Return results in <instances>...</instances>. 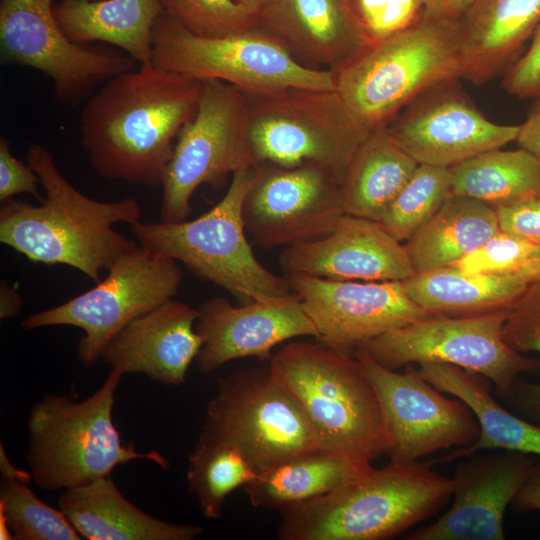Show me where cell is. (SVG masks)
I'll return each mask as SVG.
<instances>
[{"label": "cell", "instance_id": "1", "mask_svg": "<svg viewBox=\"0 0 540 540\" xmlns=\"http://www.w3.org/2000/svg\"><path fill=\"white\" fill-rule=\"evenodd\" d=\"M200 93L201 81L152 62L107 80L81 112V143L92 168L107 180L161 185Z\"/></svg>", "mask_w": 540, "mask_h": 540}, {"label": "cell", "instance_id": "2", "mask_svg": "<svg viewBox=\"0 0 540 540\" xmlns=\"http://www.w3.org/2000/svg\"><path fill=\"white\" fill-rule=\"evenodd\" d=\"M26 160L38 174L45 197L40 205L13 198L2 202L0 241L34 263L71 266L99 282L103 270L137 245L113 225L140 221L139 202L133 198L103 202L84 195L39 144L30 145Z\"/></svg>", "mask_w": 540, "mask_h": 540}, {"label": "cell", "instance_id": "3", "mask_svg": "<svg viewBox=\"0 0 540 540\" xmlns=\"http://www.w3.org/2000/svg\"><path fill=\"white\" fill-rule=\"evenodd\" d=\"M430 460L372 466L326 495L281 509L282 540H384L431 517L450 499L453 480Z\"/></svg>", "mask_w": 540, "mask_h": 540}, {"label": "cell", "instance_id": "4", "mask_svg": "<svg viewBox=\"0 0 540 540\" xmlns=\"http://www.w3.org/2000/svg\"><path fill=\"white\" fill-rule=\"evenodd\" d=\"M459 20L423 10L334 72L336 92L363 126L384 128L423 94L463 78Z\"/></svg>", "mask_w": 540, "mask_h": 540}, {"label": "cell", "instance_id": "5", "mask_svg": "<svg viewBox=\"0 0 540 540\" xmlns=\"http://www.w3.org/2000/svg\"><path fill=\"white\" fill-rule=\"evenodd\" d=\"M269 366L299 403L320 448L372 462L391 448L377 392L360 361L322 343L293 342Z\"/></svg>", "mask_w": 540, "mask_h": 540}, {"label": "cell", "instance_id": "6", "mask_svg": "<svg viewBox=\"0 0 540 540\" xmlns=\"http://www.w3.org/2000/svg\"><path fill=\"white\" fill-rule=\"evenodd\" d=\"M121 377L111 370L101 387L83 401L47 394L33 405L27 421L26 461L38 487L47 491L80 487L135 459L169 468L159 452H138L134 443H122L112 419Z\"/></svg>", "mask_w": 540, "mask_h": 540}, {"label": "cell", "instance_id": "7", "mask_svg": "<svg viewBox=\"0 0 540 540\" xmlns=\"http://www.w3.org/2000/svg\"><path fill=\"white\" fill-rule=\"evenodd\" d=\"M254 175L255 165L235 171L223 198L194 220L138 221L131 232L141 246L181 262L243 304L287 295V277L264 267L246 238L242 207Z\"/></svg>", "mask_w": 540, "mask_h": 540}, {"label": "cell", "instance_id": "8", "mask_svg": "<svg viewBox=\"0 0 540 540\" xmlns=\"http://www.w3.org/2000/svg\"><path fill=\"white\" fill-rule=\"evenodd\" d=\"M249 141L256 164H316L341 182L360 145L372 132L336 90L291 88L247 94Z\"/></svg>", "mask_w": 540, "mask_h": 540}, {"label": "cell", "instance_id": "9", "mask_svg": "<svg viewBox=\"0 0 540 540\" xmlns=\"http://www.w3.org/2000/svg\"><path fill=\"white\" fill-rule=\"evenodd\" d=\"M152 63L195 80H220L246 94H273L291 88L335 90L334 72L296 61L260 29L222 36H197L164 12L153 31Z\"/></svg>", "mask_w": 540, "mask_h": 540}, {"label": "cell", "instance_id": "10", "mask_svg": "<svg viewBox=\"0 0 540 540\" xmlns=\"http://www.w3.org/2000/svg\"><path fill=\"white\" fill-rule=\"evenodd\" d=\"M250 165L255 163L247 94L220 80H201L197 110L178 134L161 184L162 221L187 220L201 185L222 187L229 175Z\"/></svg>", "mask_w": 540, "mask_h": 540}, {"label": "cell", "instance_id": "11", "mask_svg": "<svg viewBox=\"0 0 540 540\" xmlns=\"http://www.w3.org/2000/svg\"><path fill=\"white\" fill-rule=\"evenodd\" d=\"M90 290L30 315L25 330L69 325L83 330L77 349L83 366L93 365L110 341L132 320L173 299L183 273L177 261L141 245L119 255Z\"/></svg>", "mask_w": 540, "mask_h": 540}, {"label": "cell", "instance_id": "12", "mask_svg": "<svg viewBox=\"0 0 540 540\" xmlns=\"http://www.w3.org/2000/svg\"><path fill=\"white\" fill-rule=\"evenodd\" d=\"M203 430L236 445L259 474L320 448L299 403L270 366L220 378Z\"/></svg>", "mask_w": 540, "mask_h": 540}, {"label": "cell", "instance_id": "13", "mask_svg": "<svg viewBox=\"0 0 540 540\" xmlns=\"http://www.w3.org/2000/svg\"><path fill=\"white\" fill-rule=\"evenodd\" d=\"M508 309L466 316L431 315L358 348L388 369L412 363H445L480 374L500 392L508 393L520 374L540 372V360L515 351L505 342L503 324Z\"/></svg>", "mask_w": 540, "mask_h": 540}, {"label": "cell", "instance_id": "14", "mask_svg": "<svg viewBox=\"0 0 540 540\" xmlns=\"http://www.w3.org/2000/svg\"><path fill=\"white\" fill-rule=\"evenodd\" d=\"M54 0H2L0 49L3 63L33 68L53 83L55 98L77 107L110 78L138 62L115 47L75 43L54 15Z\"/></svg>", "mask_w": 540, "mask_h": 540}, {"label": "cell", "instance_id": "15", "mask_svg": "<svg viewBox=\"0 0 540 540\" xmlns=\"http://www.w3.org/2000/svg\"><path fill=\"white\" fill-rule=\"evenodd\" d=\"M360 361L379 397L391 437L392 462H415L437 451L473 444L480 426L469 406L449 399L406 365L399 373L357 348Z\"/></svg>", "mask_w": 540, "mask_h": 540}, {"label": "cell", "instance_id": "16", "mask_svg": "<svg viewBox=\"0 0 540 540\" xmlns=\"http://www.w3.org/2000/svg\"><path fill=\"white\" fill-rule=\"evenodd\" d=\"M346 214L340 183L316 164H256L243 202L246 232L264 247L293 246L328 235Z\"/></svg>", "mask_w": 540, "mask_h": 540}, {"label": "cell", "instance_id": "17", "mask_svg": "<svg viewBox=\"0 0 540 540\" xmlns=\"http://www.w3.org/2000/svg\"><path fill=\"white\" fill-rule=\"evenodd\" d=\"M286 277L317 330V340L342 353L353 354L368 340L433 315L410 299L402 281Z\"/></svg>", "mask_w": 540, "mask_h": 540}, {"label": "cell", "instance_id": "18", "mask_svg": "<svg viewBox=\"0 0 540 540\" xmlns=\"http://www.w3.org/2000/svg\"><path fill=\"white\" fill-rule=\"evenodd\" d=\"M453 83L423 94L386 126L393 140L419 165L450 168L518 137L520 125L489 120L450 87Z\"/></svg>", "mask_w": 540, "mask_h": 540}, {"label": "cell", "instance_id": "19", "mask_svg": "<svg viewBox=\"0 0 540 540\" xmlns=\"http://www.w3.org/2000/svg\"><path fill=\"white\" fill-rule=\"evenodd\" d=\"M468 457L456 467L450 508L435 522L404 539H505V511L536 460L532 455L507 450Z\"/></svg>", "mask_w": 540, "mask_h": 540}, {"label": "cell", "instance_id": "20", "mask_svg": "<svg viewBox=\"0 0 540 540\" xmlns=\"http://www.w3.org/2000/svg\"><path fill=\"white\" fill-rule=\"evenodd\" d=\"M198 313L196 330L204 342L196 363L203 373L245 357L270 360L276 345L295 337L317 339V330L294 292L241 306L214 297L204 301Z\"/></svg>", "mask_w": 540, "mask_h": 540}, {"label": "cell", "instance_id": "21", "mask_svg": "<svg viewBox=\"0 0 540 540\" xmlns=\"http://www.w3.org/2000/svg\"><path fill=\"white\" fill-rule=\"evenodd\" d=\"M286 275L333 280L404 281L416 272L399 240L377 221L344 214L326 236L287 247Z\"/></svg>", "mask_w": 540, "mask_h": 540}, {"label": "cell", "instance_id": "22", "mask_svg": "<svg viewBox=\"0 0 540 540\" xmlns=\"http://www.w3.org/2000/svg\"><path fill=\"white\" fill-rule=\"evenodd\" d=\"M304 66L335 72L374 41L354 0H268L256 16Z\"/></svg>", "mask_w": 540, "mask_h": 540}, {"label": "cell", "instance_id": "23", "mask_svg": "<svg viewBox=\"0 0 540 540\" xmlns=\"http://www.w3.org/2000/svg\"><path fill=\"white\" fill-rule=\"evenodd\" d=\"M198 309L168 300L126 325L101 358L119 373H143L159 383L180 386L203 345L196 330Z\"/></svg>", "mask_w": 540, "mask_h": 540}, {"label": "cell", "instance_id": "24", "mask_svg": "<svg viewBox=\"0 0 540 540\" xmlns=\"http://www.w3.org/2000/svg\"><path fill=\"white\" fill-rule=\"evenodd\" d=\"M540 23V0H472L459 20L463 78L481 83L510 64Z\"/></svg>", "mask_w": 540, "mask_h": 540}, {"label": "cell", "instance_id": "25", "mask_svg": "<svg viewBox=\"0 0 540 540\" xmlns=\"http://www.w3.org/2000/svg\"><path fill=\"white\" fill-rule=\"evenodd\" d=\"M59 509L88 540H193L201 526L170 523L131 503L110 476L66 489Z\"/></svg>", "mask_w": 540, "mask_h": 540}, {"label": "cell", "instance_id": "26", "mask_svg": "<svg viewBox=\"0 0 540 540\" xmlns=\"http://www.w3.org/2000/svg\"><path fill=\"white\" fill-rule=\"evenodd\" d=\"M421 376L441 392L465 402L479 426V438L471 445L458 447L432 464L468 457L487 449H502L540 456V426L503 408L493 397L491 381L484 376L445 363H421Z\"/></svg>", "mask_w": 540, "mask_h": 540}, {"label": "cell", "instance_id": "27", "mask_svg": "<svg viewBox=\"0 0 540 540\" xmlns=\"http://www.w3.org/2000/svg\"><path fill=\"white\" fill-rule=\"evenodd\" d=\"M53 10L71 41L117 47L139 65L152 62L159 0H60Z\"/></svg>", "mask_w": 540, "mask_h": 540}, {"label": "cell", "instance_id": "28", "mask_svg": "<svg viewBox=\"0 0 540 540\" xmlns=\"http://www.w3.org/2000/svg\"><path fill=\"white\" fill-rule=\"evenodd\" d=\"M418 165L386 127L373 130L356 151L341 182L345 213L378 222Z\"/></svg>", "mask_w": 540, "mask_h": 540}, {"label": "cell", "instance_id": "29", "mask_svg": "<svg viewBox=\"0 0 540 540\" xmlns=\"http://www.w3.org/2000/svg\"><path fill=\"white\" fill-rule=\"evenodd\" d=\"M500 231L494 207L451 195L405 248L416 273L450 266Z\"/></svg>", "mask_w": 540, "mask_h": 540}, {"label": "cell", "instance_id": "30", "mask_svg": "<svg viewBox=\"0 0 540 540\" xmlns=\"http://www.w3.org/2000/svg\"><path fill=\"white\" fill-rule=\"evenodd\" d=\"M402 285L433 315L466 316L508 309L528 284L515 274H466L447 266L415 273Z\"/></svg>", "mask_w": 540, "mask_h": 540}, {"label": "cell", "instance_id": "31", "mask_svg": "<svg viewBox=\"0 0 540 540\" xmlns=\"http://www.w3.org/2000/svg\"><path fill=\"white\" fill-rule=\"evenodd\" d=\"M372 465L318 448L259 474L243 487L254 507L283 509L343 486Z\"/></svg>", "mask_w": 540, "mask_h": 540}, {"label": "cell", "instance_id": "32", "mask_svg": "<svg viewBox=\"0 0 540 540\" xmlns=\"http://www.w3.org/2000/svg\"><path fill=\"white\" fill-rule=\"evenodd\" d=\"M449 170L451 195L472 198L494 208L540 194V158L521 147L489 150Z\"/></svg>", "mask_w": 540, "mask_h": 540}, {"label": "cell", "instance_id": "33", "mask_svg": "<svg viewBox=\"0 0 540 540\" xmlns=\"http://www.w3.org/2000/svg\"><path fill=\"white\" fill-rule=\"evenodd\" d=\"M258 475L236 445L202 429L188 457L187 483L205 518H221L226 498Z\"/></svg>", "mask_w": 540, "mask_h": 540}, {"label": "cell", "instance_id": "34", "mask_svg": "<svg viewBox=\"0 0 540 540\" xmlns=\"http://www.w3.org/2000/svg\"><path fill=\"white\" fill-rule=\"evenodd\" d=\"M0 515L4 517L13 540H80L61 509L41 501L28 487L30 472L17 469L0 445Z\"/></svg>", "mask_w": 540, "mask_h": 540}, {"label": "cell", "instance_id": "35", "mask_svg": "<svg viewBox=\"0 0 540 540\" xmlns=\"http://www.w3.org/2000/svg\"><path fill=\"white\" fill-rule=\"evenodd\" d=\"M449 168L418 165L378 223L400 242L408 240L451 196Z\"/></svg>", "mask_w": 540, "mask_h": 540}, {"label": "cell", "instance_id": "36", "mask_svg": "<svg viewBox=\"0 0 540 540\" xmlns=\"http://www.w3.org/2000/svg\"><path fill=\"white\" fill-rule=\"evenodd\" d=\"M163 12L190 33L222 37L257 29L256 18L237 0H159Z\"/></svg>", "mask_w": 540, "mask_h": 540}, {"label": "cell", "instance_id": "37", "mask_svg": "<svg viewBox=\"0 0 540 540\" xmlns=\"http://www.w3.org/2000/svg\"><path fill=\"white\" fill-rule=\"evenodd\" d=\"M537 246L500 230L450 266L466 274H514Z\"/></svg>", "mask_w": 540, "mask_h": 540}, {"label": "cell", "instance_id": "38", "mask_svg": "<svg viewBox=\"0 0 540 540\" xmlns=\"http://www.w3.org/2000/svg\"><path fill=\"white\" fill-rule=\"evenodd\" d=\"M503 338L519 353H540V280L529 283L509 307Z\"/></svg>", "mask_w": 540, "mask_h": 540}, {"label": "cell", "instance_id": "39", "mask_svg": "<svg viewBox=\"0 0 540 540\" xmlns=\"http://www.w3.org/2000/svg\"><path fill=\"white\" fill-rule=\"evenodd\" d=\"M40 178L29 164L18 160L11 152L9 142L0 139V201L5 202L18 194H31L42 201L38 189Z\"/></svg>", "mask_w": 540, "mask_h": 540}, {"label": "cell", "instance_id": "40", "mask_svg": "<svg viewBox=\"0 0 540 540\" xmlns=\"http://www.w3.org/2000/svg\"><path fill=\"white\" fill-rule=\"evenodd\" d=\"M503 86L509 94L518 98L540 96V23L527 52L507 72Z\"/></svg>", "mask_w": 540, "mask_h": 540}, {"label": "cell", "instance_id": "41", "mask_svg": "<svg viewBox=\"0 0 540 540\" xmlns=\"http://www.w3.org/2000/svg\"><path fill=\"white\" fill-rule=\"evenodd\" d=\"M495 210L500 230L540 245V194Z\"/></svg>", "mask_w": 540, "mask_h": 540}, {"label": "cell", "instance_id": "42", "mask_svg": "<svg viewBox=\"0 0 540 540\" xmlns=\"http://www.w3.org/2000/svg\"><path fill=\"white\" fill-rule=\"evenodd\" d=\"M423 10L424 0H389L368 33L374 40L397 33L413 24Z\"/></svg>", "mask_w": 540, "mask_h": 540}, {"label": "cell", "instance_id": "43", "mask_svg": "<svg viewBox=\"0 0 540 540\" xmlns=\"http://www.w3.org/2000/svg\"><path fill=\"white\" fill-rule=\"evenodd\" d=\"M508 394L522 413L540 423V383L517 380Z\"/></svg>", "mask_w": 540, "mask_h": 540}, {"label": "cell", "instance_id": "44", "mask_svg": "<svg viewBox=\"0 0 540 540\" xmlns=\"http://www.w3.org/2000/svg\"><path fill=\"white\" fill-rule=\"evenodd\" d=\"M511 505L518 512L540 510V460L535 461Z\"/></svg>", "mask_w": 540, "mask_h": 540}, {"label": "cell", "instance_id": "45", "mask_svg": "<svg viewBox=\"0 0 540 540\" xmlns=\"http://www.w3.org/2000/svg\"><path fill=\"white\" fill-rule=\"evenodd\" d=\"M538 98L526 120L520 124L516 141L519 147L540 158V96Z\"/></svg>", "mask_w": 540, "mask_h": 540}, {"label": "cell", "instance_id": "46", "mask_svg": "<svg viewBox=\"0 0 540 540\" xmlns=\"http://www.w3.org/2000/svg\"><path fill=\"white\" fill-rule=\"evenodd\" d=\"M472 0H424V10L433 15L459 20Z\"/></svg>", "mask_w": 540, "mask_h": 540}, {"label": "cell", "instance_id": "47", "mask_svg": "<svg viewBox=\"0 0 540 540\" xmlns=\"http://www.w3.org/2000/svg\"><path fill=\"white\" fill-rule=\"evenodd\" d=\"M22 305L21 295L7 282L2 281L0 286V318L4 320L17 316L21 312Z\"/></svg>", "mask_w": 540, "mask_h": 540}, {"label": "cell", "instance_id": "48", "mask_svg": "<svg viewBox=\"0 0 540 540\" xmlns=\"http://www.w3.org/2000/svg\"><path fill=\"white\" fill-rule=\"evenodd\" d=\"M355 8L363 24L368 28L378 19L389 0H354Z\"/></svg>", "mask_w": 540, "mask_h": 540}, {"label": "cell", "instance_id": "49", "mask_svg": "<svg viewBox=\"0 0 540 540\" xmlns=\"http://www.w3.org/2000/svg\"><path fill=\"white\" fill-rule=\"evenodd\" d=\"M527 284L540 280V245L514 273Z\"/></svg>", "mask_w": 540, "mask_h": 540}, {"label": "cell", "instance_id": "50", "mask_svg": "<svg viewBox=\"0 0 540 540\" xmlns=\"http://www.w3.org/2000/svg\"><path fill=\"white\" fill-rule=\"evenodd\" d=\"M248 12L255 18L259 11L264 7L268 0H237ZM257 20V19H256Z\"/></svg>", "mask_w": 540, "mask_h": 540}]
</instances>
